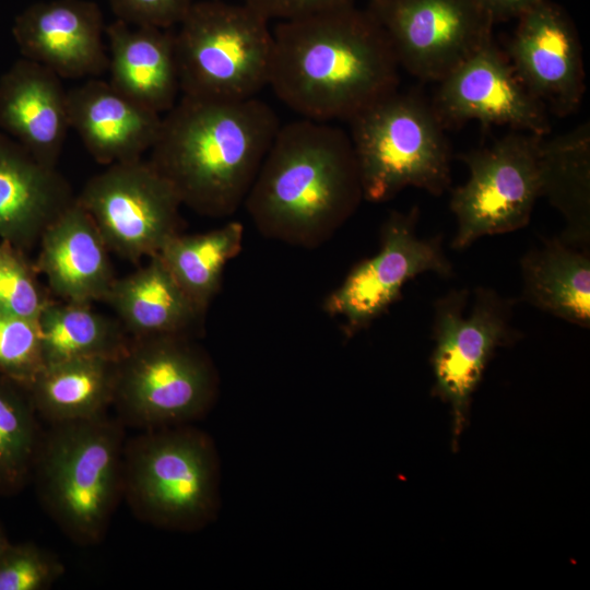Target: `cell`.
<instances>
[{
  "label": "cell",
  "mask_w": 590,
  "mask_h": 590,
  "mask_svg": "<svg viewBox=\"0 0 590 590\" xmlns=\"http://www.w3.org/2000/svg\"><path fill=\"white\" fill-rule=\"evenodd\" d=\"M272 34L268 85L302 118L349 121L398 90L399 62L368 9L352 4L281 21Z\"/></svg>",
  "instance_id": "6da1fadb"
},
{
  "label": "cell",
  "mask_w": 590,
  "mask_h": 590,
  "mask_svg": "<svg viewBox=\"0 0 590 590\" xmlns=\"http://www.w3.org/2000/svg\"><path fill=\"white\" fill-rule=\"evenodd\" d=\"M280 127L275 111L257 96L221 101L180 95L162 115L146 160L182 205L223 219L244 205Z\"/></svg>",
  "instance_id": "7a4b0ae2"
},
{
  "label": "cell",
  "mask_w": 590,
  "mask_h": 590,
  "mask_svg": "<svg viewBox=\"0 0 590 590\" xmlns=\"http://www.w3.org/2000/svg\"><path fill=\"white\" fill-rule=\"evenodd\" d=\"M361 199L350 135L328 121L300 118L280 127L244 205L262 236L314 249Z\"/></svg>",
  "instance_id": "3957f363"
},
{
  "label": "cell",
  "mask_w": 590,
  "mask_h": 590,
  "mask_svg": "<svg viewBox=\"0 0 590 590\" xmlns=\"http://www.w3.org/2000/svg\"><path fill=\"white\" fill-rule=\"evenodd\" d=\"M49 426L33 469L39 499L73 543L97 544L122 499L126 426L108 413Z\"/></svg>",
  "instance_id": "277c9868"
},
{
  "label": "cell",
  "mask_w": 590,
  "mask_h": 590,
  "mask_svg": "<svg viewBox=\"0 0 590 590\" xmlns=\"http://www.w3.org/2000/svg\"><path fill=\"white\" fill-rule=\"evenodd\" d=\"M122 498L151 526L197 531L214 520L220 463L211 437L190 424L144 429L126 441Z\"/></svg>",
  "instance_id": "5b68a950"
},
{
  "label": "cell",
  "mask_w": 590,
  "mask_h": 590,
  "mask_svg": "<svg viewBox=\"0 0 590 590\" xmlns=\"http://www.w3.org/2000/svg\"><path fill=\"white\" fill-rule=\"evenodd\" d=\"M351 123L363 199L384 202L406 187L439 196L450 186V146L432 104L398 90Z\"/></svg>",
  "instance_id": "8992f818"
},
{
  "label": "cell",
  "mask_w": 590,
  "mask_h": 590,
  "mask_svg": "<svg viewBox=\"0 0 590 590\" xmlns=\"http://www.w3.org/2000/svg\"><path fill=\"white\" fill-rule=\"evenodd\" d=\"M177 26L181 95L241 101L269 84L273 34L244 2L194 0Z\"/></svg>",
  "instance_id": "52a82bcc"
},
{
  "label": "cell",
  "mask_w": 590,
  "mask_h": 590,
  "mask_svg": "<svg viewBox=\"0 0 590 590\" xmlns=\"http://www.w3.org/2000/svg\"><path fill=\"white\" fill-rule=\"evenodd\" d=\"M217 391L216 368L193 338H138L117 359L113 408L142 430L185 425L206 414Z\"/></svg>",
  "instance_id": "ba28073f"
},
{
  "label": "cell",
  "mask_w": 590,
  "mask_h": 590,
  "mask_svg": "<svg viewBox=\"0 0 590 590\" xmlns=\"http://www.w3.org/2000/svg\"><path fill=\"white\" fill-rule=\"evenodd\" d=\"M465 288L452 290L434 304L430 363L433 394L451 411V446L457 449L469 417L472 396L484 370L500 346L520 334L510 326L514 302L487 287L474 291L470 311Z\"/></svg>",
  "instance_id": "9c48e42d"
},
{
  "label": "cell",
  "mask_w": 590,
  "mask_h": 590,
  "mask_svg": "<svg viewBox=\"0 0 590 590\" xmlns=\"http://www.w3.org/2000/svg\"><path fill=\"white\" fill-rule=\"evenodd\" d=\"M541 135L515 131L461 155L469 178L451 194L458 228L452 247L527 226L543 193Z\"/></svg>",
  "instance_id": "30bf717a"
},
{
  "label": "cell",
  "mask_w": 590,
  "mask_h": 590,
  "mask_svg": "<svg viewBox=\"0 0 590 590\" xmlns=\"http://www.w3.org/2000/svg\"><path fill=\"white\" fill-rule=\"evenodd\" d=\"M76 200L109 251L133 263L157 255L184 226L177 193L143 157L106 166Z\"/></svg>",
  "instance_id": "8fae6325"
},
{
  "label": "cell",
  "mask_w": 590,
  "mask_h": 590,
  "mask_svg": "<svg viewBox=\"0 0 590 590\" xmlns=\"http://www.w3.org/2000/svg\"><path fill=\"white\" fill-rule=\"evenodd\" d=\"M417 208L392 211L381 226L376 255L355 264L342 283L323 300L322 309L342 320V332L351 339L367 329L402 296L404 285L420 274H453L441 236L418 238Z\"/></svg>",
  "instance_id": "7c38bea8"
},
{
  "label": "cell",
  "mask_w": 590,
  "mask_h": 590,
  "mask_svg": "<svg viewBox=\"0 0 590 590\" xmlns=\"http://www.w3.org/2000/svg\"><path fill=\"white\" fill-rule=\"evenodd\" d=\"M385 30L399 66L439 82L493 40L481 0H378L367 8Z\"/></svg>",
  "instance_id": "4fadbf2b"
},
{
  "label": "cell",
  "mask_w": 590,
  "mask_h": 590,
  "mask_svg": "<svg viewBox=\"0 0 590 590\" xmlns=\"http://www.w3.org/2000/svg\"><path fill=\"white\" fill-rule=\"evenodd\" d=\"M437 83L432 105L445 126L476 120L541 137L551 130L545 106L526 87L494 40Z\"/></svg>",
  "instance_id": "5bb4252c"
},
{
  "label": "cell",
  "mask_w": 590,
  "mask_h": 590,
  "mask_svg": "<svg viewBox=\"0 0 590 590\" xmlns=\"http://www.w3.org/2000/svg\"><path fill=\"white\" fill-rule=\"evenodd\" d=\"M507 57L526 87L556 116L576 111L586 91L579 37L566 11L547 0L519 17Z\"/></svg>",
  "instance_id": "9a60e30c"
},
{
  "label": "cell",
  "mask_w": 590,
  "mask_h": 590,
  "mask_svg": "<svg viewBox=\"0 0 590 590\" xmlns=\"http://www.w3.org/2000/svg\"><path fill=\"white\" fill-rule=\"evenodd\" d=\"M104 19L91 0H49L22 11L12 27L23 56L61 79L97 78L108 68Z\"/></svg>",
  "instance_id": "2e32d148"
},
{
  "label": "cell",
  "mask_w": 590,
  "mask_h": 590,
  "mask_svg": "<svg viewBox=\"0 0 590 590\" xmlns=\"http://www.w3.org/2000/svg\"><path fill=\"white\" fill-rule=\"evenodd\" d=\"M69 129L61 78L26 58L15 61L0 78V130L57 168Z\"/></svg>",
  "instance_id": "e0dca14e"
},
{
  "label": "cell",
  "mask_w": 590,
  "mask_h": 590,
  "mask_svg": "<svg viewBox=\"0 0 590 590\" xmlns=\"http://www.w3.org/2000/svg\"><path fill=\"white\" fill-rule=\"evenodd\" d=\"M67 105L70 128L90 155L105 166L142 158L162 122V115L97 78L67 91Z\"/></svg>",
  "instance_id": "ac0fdd59"
},
{
  "label": "cell",
  "mask_w": 590,
  "mask_h": 590,
  "mask_svg": "<svg viewBox=\"0 0 590 590\" xmlns=\"http://www.w3.org/2000/svg\"><path fill=\"white\" fill-rule=\"evenodd\" d=\"M38 244L35 269L56 299L87 304L105 300L116 280L110 251L76 196Z\"/></svg>",
  "instance_id": "d6986e66"
},
{
  "label": "cell",
  "mask_w": 590,
  "mask_h": 590,
  "mask_svg": "<svg viewBox=\"0 0 590 590\" xmlns=\"http://www.w3.org/2000/svg\"><path fill=\"white\" fill-rule=\"evenodd\" d=\"M75 200L69 181L0 130V239L16 249L38 244Z\"/></svg>",
  "instance_id": "ffe728a7"
},
{
  "label": "cell",
  "mask_w": 590,
  "mask_h": 590,
  "mask_svg": "<svg viewBox=\"0 0 590 590\" xmlns=\"http://www.w3.org/2000/svg\"><path fill=\"white\" fill-rule=\"evenodd\" d=\"M109 83L142 106L164 115L181 95L173 28L115 20L105 28Z\"/></svg>",
  "instance_id": "44dd1931"
},
{
  "label": "cell",
  "mask_w": 590,
  "mask_h": 590,
  "mask_svg": "<svg viewBox=\"0 0 590 590\" xmlns=\"http://www.w3.org/2000/svg\"><path fill=\"white\" fill-rule=\"evenodd\" d=\"M130 339L194 338L205 315L184 292L158 255L135 271L116 278L104 300Z\"/></svg>",
  "instance_id": "7402d4cb"
},
{
  "label": "cell",
  "mask_w": 590,
  "mask_h": 590,
  "mask_svg": "<svg viewBox=\"0 0 590 590\" xmlns=\"http://www.w3.org/2000/svg\"><path fill=\"white\" fill-rule=\"evenodd\" d=\"M524 302L582 328L590 324V258L562 238L521 259Z\"/></svg>",
  "instance_id": "603a6c76"
},
{
  "label": "cell",
  "mask_w": 590,
  "mask_h": 590,
  "mask_svg": "<svg viewBox=\"0 0 590 590\" xmlns=\"http://www.w3.org/2000/svg\"><path fill=\"white\" fill-rule=\"evenodd\" d=\"M117 359L91 357L45 365L27 390L49 425L91 418L113 406Z\"/></svg>",
  "instance_id": "cb8c5ba5"
},
{
  "label": "cell",
  "mask_w": 590,
  "mask_h": 590,
  "mask_svg": "<svg viewBox=\"0 0 590 590\" xmlns=\"http://www.w3.org/2000/svg\"><path fill=\"white\" fill-rule=\"evenodd\" d=\"M44 366L76 358L118 359L130 337L116 317L93 308L92 304L51 299L40 311Z\"/></svg>",
  "instance_id": "d4e9b609"
},
{
  "label": "cell",
  "mask_w": 590,
  "mask_h": 590,
  "mask_svg": "<svg viewBox=\"0 0 590 590\" xmlns=\"http://www.w3.org/2000/svg\"><path fill=\"white\" fill-rule=\"evenodd\" d=\"M543 193L565 216L564 241H588L590 216V127L573 130L542 142Z\"/></svg>",
  "instance_id": "484cf974"
},
{
  "label": "cell",
  "mask_w": 590,
  "mask_h": 590,
  "mask_svg": "<svg viewBox=\"0 0 590 590\" xmlns=\"http://www.w3.org/2000/svg\"><path fill=\"white\" fill-rule=\"evenodd\" d=\"M244 225L228 221L199 234H178L157 253L196 307L206 310L217 295L226 264L243 247Z\"/></svg>",
  "instance_id": "4316f807"
},
{
  "label": "cell",
  "mask_w": 590,
  "mask_h": 590,
  "mask_svg": "<svg viewBox=\"0 0 590 590\" xmlns=\"http://www.w3.org/2000/svg\"><path fill=\"white\" fill-rule=\"evenodd\" d=\"M26 387L0 376V493L21 489L43 437Z\"/></svg>",
  "instance_id": "83f0119b"
},
{
  "label": "cell",
  "mask_w": 590,
  "mask_h": 590,
  "mask_svg": "<svg viewBox=\"0 0 590 590\" xmlns=\"http://www.w3.org/2000/svg\"><path fill=\"white\" fill-rule=\"evenodd\" d=\"M43 367L37 320L0 311V376L27 388Z\"/></svg>",
  "instance_id": "f1b7e54d"
},
{
  "label": "cell",
  "mask_w": 590,
  "mask_h": 590,
  "mask_svg": "<svg viewBox=\"0 0 590 590\" xmlns=\"http://www.w3.org/2000/svg\"><path fill=\"white\" fill-rule=\"evenodd\" d=\"M64 573L62 563L34 544H9L0 552V590L49 589Z\"/></svg>",
  "instance_id": "f546056e"
},
{
  "label": "cell",
  "mask_w": 590,
  "mask_h": 590,
  "mask_svg": "<svg viewBox=\"0 0 590 590\" xmlns=\"http://www.w3.org/2000/svg\"><path fill=\"white\" fill-rule=\"evenodd\" d=\"M35 266L32 267L20 249L11 247L0 267V311L37 320L52 298L40 286Z\"/></svg>",
  "instance_id": "4dcf8cb0"
},
{
  "label": "cell",
  "mask_w": 590,
  "mask_h": 590,
  "mask_svg": "<svg viewBox=\"0 0 590 590\" xmlns=\"http://www.w3.org/2000/svg\"><path fill=\"white\" fill-rule=\"evenodd\" d=\"M117 20L133 25L173 28L193 0H109Z\"/></svg>",
  "instance_id": "1f68e13d"
},
{
  "label": "cell",
  "mask_w": 590,
  "mask_h": 590,
  "mask_svg": "<svg viewBox=\"0 0 590 590\" xmlns=\"http://www.w3.org/2000/svg\"><path fill=\"white\" fill-rule=\"evenodd\" d=\"M355 2L356 0H244L245 4L269 22L300 19Z\"/></svg>",
  "instance_id": "d6a6232c"
},
{
  "label": "cell",
  "mask_w": 590,
  "mask_h": 590,
  "mask_svg": "<svg viewBox=\"0 0 590 590\" xmlns=\"http://www.w3.org/2000/svg\"><path fill=\"white\" fill-rule=\"evenodd\" d=\"M494 22L517 19L533 7L547 0H481Z\"/></svg>",
  "instance_id": "836d02e7"
},
{
  "label": "cell",
  "mask_w": 590,
  "mask_h": 590,
  "mask_svg": "<svg viewBox=\"0 0 590 590\" xmlns=\"http://www.w3.org/2000/svg\"><path fill=\"white\" fill-rule=\"evenodd\" d=\"M11 247H13V246H11V245H9L7 243H3V241L0 244V267L2 266V263H3V261H4V259H5V257H7V255H8Z\"/></svg>",
  "instance_id": "e575fe53"
},
{
  "label": "cell",
  "mask_w": 590,
  "mask_h": 590,
  "mask_svg": "<svg viewBox=\"0 0 590 590\" xmlns=\"http://www.w3.org/2000/svg\"><path fill=\"white\" fill-rule=\"evenodd\" d=\"M10 544L1 524H0V552Z\"/></svg>",
  "instance_id": "d590c367"
},
{
  "label": "cell",
  "mask_w": 590,
  "mask_h": 590,
  "mask_svg": "<svg viewBox=\"0 0 590 590\" xmlns=\"http://www.w3.org/2000/svg\"><path fill=\"white\" fill-rule=\"evenodd\" d=\"M368 1H378V0H368Z\"/></svg>",
  "instance_id": "8d00e7d4"
},
{
  "label": "cell",
  "mask_w": 590,
  "mask_h": 590,
  "mask_svg": "<svg viewBox=\"0 0 590 590\" xmlns=\"http://www.w3.org/2000/svg\"><path fill=\"white\" fill-rule=\"evenodd\" d=\"M194 1V0H193Z\"/></svg>",
  "instance_id": "74e56055"
}]
</instances>
